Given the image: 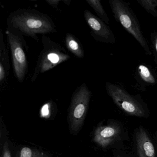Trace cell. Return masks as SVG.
Wrapping results in <instances>:
<instances>
[{
  "instance_id": "1",
  "label": "cell",
  "mask_w": 157,
  "mask_h": 157,
  "mask_svg": "<svg viewBox=\"0 0 157 157\" xmlns=\"http://www.w3.org/2000/svg\"><path fill=\"white\" fill-rule=\"evenodd\" d=\"M7 28L23 36L38 41V35L57 33L56 27L50 16L34 9H20L7 18Z\"/></svg>"
},
{
  "instance_id": "2",
  "label": "cell",
  "mask_w": 157,
  "mask_h": 157,
  "mask_svg": "<svg viewBox=\"0 0 157 157\" xmlns=\"http://www.w3.org/2000/svg\"><path fill=\"white\" fill-rule=\"evenodd\" d=\"M43 48L40 52L31 78L33 82L39 75L55 68L71 58L67 50L60 44L51 40L48 36H42Z\"/></svg>"
},
{
  "instance_id": "3",
  "label": "cell",
  "mask_w": 157,
  "mask_h": 157,
  "mask_svg": "<svg viewBox=\"0 0 157 157\" xmlns=\"http://www.w3.org/2000/svg\"><path fill=\"white\" fill-rule=\"evenodd\" d=\"M109 4L117 21L132 36L149 56L152 53L143 35L139 21L128 3L121 0H109Z\"/></svg>"
},
{
  "instance_id": "4",
  "label": "cell",
  "mask_w": 157,
  "mask_h": 157,
  "mask_svg": "<svg viewBox=\"0 0 157 157\" xmlns=\"http://www.w3.org/2000/svg\"><path fill=\"white\" fill-rule=\"evenodd\" d=\"M13 58V71L17 80L22 83L28 71L26 51L28 47L23 36L7 28L5 32Z\"/></svg>"
},
{
  "instance_id": "5",
  "label": "cell",
  "mask_w": 157,
  "mask_h": 157,
  "mask_svg": "<svg viewBox=\"0 0 157 157\" xmlns=\"http://www.w3.org/2000/svg\"><path fill=\"white\" fill-rule=\"evenodd\" d=\"M91 96V92L85 82L73 93L69 113L70 128L73 132H78L82 127Z\"/></svg>"
},
{
  "instance_id": "6",
  "label": "cell",
  "mask_w": 157,
  "mask_h": 157,
  "mask_svg": "<svg viewBox=\"0 0 157 157\" xmlns=\"http://www.w3.org/2000/svg\"><path fill=\"white\" fill-rule=\"evenodd\" d=\"M105 90L114 103L124 112L131 115L142 117L145 110L137 96H133L117 84L105 82Z\"/></svg>"
},
{
  "instance_id": "7",
  "label": "cell",
  "mask_w": 157,
  "mask_h": 157,
  "mask_svg": "<svg viewBox=\"0 0 157 157\" xmlns=\"http://www.w3.org/2000/svg\"><path fill=\"white\" fill-rule=\"evenodd\" d=\"M84 17L90 29L91 35L95 41L107 44H113L116 41L115 36L110 27L101 19L86 10Z\"/></svg>"
},
{
  "instance_id": "8",
  "label": "cell",
  "mask_w": 157,
  "mask_h": 157,
  "mask_svg": "<svg viewBox=\"0 0 157 157\" xmlns=\"http://www.w3.org/2000/svg\"><path fill=\"white\" fill-rule=\"evenodd\" d=\"M120 133V128L116 125L101 126L95 129L93 140L100 147L105 148L117 138Z\"/></svg>"
},
{
  "instance_id": "9",
  "label": "cell",
  "mask_w": 157,
  "mask_h": 157,
  "mask_svg": "<svg viewBox=\"0 0 157 157\" xmlns=\"http://www.w3.org/2000/svg\"><path fill=\"white\" fill-rule=\"evenodd\" d=\"M136 143L139 157H156L154 146L147 132L142 128L137 131Z\"/></svg>"
},
{
  "instance_id": "10",
  "label": "cell",
  "mask_w": 157,
  "mask_h": 157,
  "mask_svg": "<svg viewBox=\"0 0 157 157\" xmlns=\"http://www.w3.org/2000/svg\"><path fill=\"white\" fill-rule=\"evenodd\" d=\"M2 29L0 30V85L4 86L10 74V59Z\"/></svg>"
},
{
  "instance_id": "11",
  "label": "cell",
  "mask_w": 157,
  "mask_h": 157,
  "mask_svg": "<svg viewBox=\"0 0 157 157\" xmlns=\"http://www.w3.org/2000/svg\"><path fill=\"white\" fill-rule=\"evenodd\" d=\"M135 77L137 82L141 87L155 85L157 78L154 71L146 65L140 64L137 67Z\"/></svg>"
},
{
  "instance_id": "12",
  "label": "cell",
  "mask_w": 157,
  "mask_h": 157,
  "mask_svg": "<svg viewBox=\"0 0 157 157\" xmlns=\"http://www.w3.org/2000/svg\"><path fill=\"white\" fill-rule=\"evenodd\" d=\"M65 44L67 49L77 57L82 59L85 56V53L82 45L71 33L66 34Z\"/></svg>"
},
{
  "instance_id": "13",
  "label": "cell",
  "mask_w": 157,
  "mask_h": 157,
  "mask_svg": "<svg viewBox=\"0 0 157 157\" xmlns=\"http://www.w3.org/2000/svg\"><path fill=\"white\" fill-rule=\"evenodd\" d=\"M86 2L93 9L97 15L103 21L108 24L110 19L103 7L101 1L99 0H86Z\"/></svg>"
},
{
  "instance_id": "14",
  "label": "cell",
  "mask_w": 157,
  "mask_h": 157,
  "mask_svg": "<svg viewBox=\"0 0 157 157\" xmlns=\"http://www.w3.org/2000/svg\"><path fill=\"white\" fill-rule=\"evenodd\" d=\"M16 157H48L43 151L28 147H24L17 153Z\"/></svg>"
},
{
  "instance_id": "15",
  "label": "cell",
  "mask_w": 157,
  "mask_h": 157,
  "mask_svg": "<svg viewBox=\"0 0 157 157\" xmlns=\"http://www.w3.org/2000/svg\"><path fill=\"white\" fill-rule=\"evenodd\" d=\"M137 2L147 12L157 18V0H138Z\"/></svg>"
},
{
  "instance_id": "16",
  "label": "cell",
  "mask_w": 157,
  "mask_h": 157,
  "mask_svg": "<svg viewBox=\"0 0 157 157\" xmlns=\"http://www.w3.org/2000/svg\"><path fill=\"white\" fill-rule=\"evenodd\" d=\"M150 36L153 55L154 56L157 57V33H151Z\"/></svg>"
},
{
  "instance_id": "17",
  "label": "cell",
  "mask_w": 157,
  "mask_h": 157,
  "mask_svg": "<svg viewBox=\"0 0 157 157\" xmlns=\"http://www.w3.org/2000/svg\"><path fill=\"white\" fill-rule=\"evenodd\" d=\"M2 157H12L8 142H5L3 146Z\"/></svg>"
},
{
  "instance_id": "18",
  "label": "cell",
  "mask_w": 157,
  "mask_h": 157,
  "mask_svg": "<svg viewBox=\"0 0 157 157\" xmlns=\"http://www.w3.org/2000/svg\"><path fill=\"white\" fill-rule=\"evenodd\" d=\"M46 2L52 8L56 9L59 2H63V0H47Z\"/></svg>"
},
{
  "instance_id": "19",
  "label": "cell",
  "mask_w": 157,
  "mask_h": 157,
  "mask_svg": "<svg viewBox=\"0 0 157 157\" xmlns=\"http://www.w3.org/2000/svg\"><path fill=\"white\" fill-rule=\"evenodd\" d=\"M63 2H64L66 5L67 6H69L70 5L71 2V0H63Z\"/></svg>"
}]
</instances>
